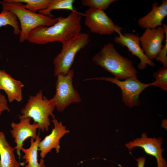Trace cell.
<instances>
[{
    "label": "cell",
    "mask_w": 167,
    "mask_h": 167,
    "mask_svg": "<svg viewBox=\"0 0 167 167\" xmlns=\"http://www.w3.org/2000/svg\"><path fill=\"white\" fill-rule=\"evenodd\" d=\"M167 125V120L164 119L162 122L161 126L163 127L166 128V126Z\"/></svg>",
    "instance_id": "484cf974"
},
{
    "label": "cell",
    "mask_w": 167,
    "mask_h": 167,
    "mask_svg": "<svg viewBox=\"0 0 167 167\" xmlns=\"http://www.w3.org/2000/svg\"><path fill=\"white\" fill-rule=\"evenodd\" d=\"M5 110L9 112L10 109L5 97L0 92V116L2 112Z\"/></svg>",
    "instance_id": "cb8c5ba5"
},
{
    "label": "cell",
    "mask_w": 167,
    "mask_h": 167,
    "mask_svg": "<svg viewBox=\"0 0 167 167\" xmlns=\"http://www.w3.org/2000/svg\"><path fill=\"white\" fill-rule=\"evenodd\" d=\"M25 3L26 9L32 12L36 13L38 11L44 10L48 6L50 0H17Z\"/></svg>",
    "instance_id": "ffe728a7"
},
{
    "label": "cell",
    "mask_w": 167,
    "mask_h": 167,
    "mask_svg": "<svg viewBox=\"0 0 167 167\" xmlns=\"http://www.w3.org/2000/svg\"><path fill=\"white\" fill-rule=\"evenodd\" d=\"M165 32V43L164 46L158 53L157 55L155 58L157 61L161 62L163 64V67H167V25L164 24H163Z\"/></svg>",
    "instance_id": "603a6c76"
},
{
    "label": "cell",
    "mask_w": 167,
    "mask_h": 167,
    "mask_svg": "<svg viewBox=\"0 0 167 167\" xmlns=\"http://www.w3.org/2000/svg\"><path fill=\"white\" fill-rule=\"evenodd\" d=\"M137 161V167H144L145 162V158L144 157H140L138 158H135Z\"/></svg>",
    "instance_id": "d4e9b609"
},
{
    "label": "cell",
    "mask_w": 167,
    "mask_h": 167,
    "mask_svg": "<svg viewBox=\"0 0 167 167\" xmlns=\"http://www.w3.org/2000/svg\"><path fill=\"white\" fill-rule=\"evenodd\" d=\"M14 148L7 140L3 131H0V167H19L16 159Z\"/></svg>",
    "instance_id": "2e32d148"
},
{
    "label": "cell",
    "mask_w": 167,
    "mask_h": 167,
    "mask_svg": "<svg viewBox=\"0 0 167 167\" xmlns=\"http://www.w3.org/2000/svg\"><path fill=\"white\" fill-rule=\"evenodd\" d=\"M40 132L37 134V137L34 140L30 138V145L28 148L23 147L21 150L24 153L22 158L25 160V163H28V167H46L44 164V160L41 159L38 162L37 158L38 146L41 141L40 137Z\"/></svg>",
    "instance_id": "e0dca14e"
},
{
    "label": "cell",
    "mask_w": 167,
    "mask_h": 167,
    "mask_svg": "<svg viewBox=\"0 0 167 167\" xmlns=\"http://www.w3.org/2000/svg\"><path fill=\"white\" fill-rule=\"evenodd\" d=\"M74 74V70L70 69L66 75H60L57 76L55 93L49 100L58 112H62L72 103L81 101L78 92L73 86Z\"/></svg>",
    "instance_id": "8992f818"
},
{
    "label": "cell",
    "mask_w": 167,
    "mask_h": 167,
    "mask_svg": "<svg viewBox=\"0 0 167 167\" xmlns=\"http://www.w3.org/2000/svg\"><path fill=\"white\" fill-rule=\"evenodd\" d=\"M90 41L89 35L80 32L71 40L62 43V49L53 60L54 75H65L70 70L76 54Z\"/></svg>",
    "instance_id": "5b68a950"
},
{
    "label": "cell",
    "mask_w": 167,
    "mask_h": 167,
    "mask_svg": "<svg viewBox=\"0 0 167 167\" xmlns=\"http://www.w3.org/2000/svg\"><path fill=\"white\" fill-rule=\"evenodd\" d=\"M31 119L29 118L21 119L19 122H13L11 124L12 129L10 131L16 144L14 149L19 157L24 141L28 138L35 140L37 136L36 131L39 128L38 125L37 123H31Z\"/></svg>",
    "instance_id": "8fae6325"
},
{
    "label": "cell",
    "mask_w": 167,
    "mask_h": 167,
    "mask_svg": "<svg viewBox=\"0 0 167 167\" xmlns=\"http://www.w3.org/2000/svg\"><path fill=\"white\" fill-rule=\"evenodd\" d=\"M83 15L75 8L67 17H57V22L54 25L36 28L29 33L27 40L37 44L69 41L81 32V21Z\"/></svg>",
    "instance_id": "6da1fadb"
},
{
    "label": "cell",
    "mask_w": 167,
    "mask_h": 167,
    "mask_svg": "<svg viewBox=\"0 0 167 167\" xmlns=\"http://www.w3.org/2000/svg\"><path fill=\"white\" fill-rule=\"evenodd\" d=\"M155 81L151 83V86L159 87L162 90L167 91V68L161 67L153 73Z\"/></svg>",
    "instance_id": "44dd1931"
},
{
    "label": "cell",
    "mask_w": 167,
    "mask_h": 167,
    "mask_svg": "<svg viewBox=\"0 0 167 167\" xmlns=\"http://www.w3.org/2000/svg\"><path fill=\"white\" fill-rule=\"evenodd\" d=\"M117 0H82L81 3L84 6L89 8L98 10L104 11L110 5Z\"/></svg>",
    "instance_id": "7402d4cb"
},
{
    "label": "cell",
    "mask_w": 167,
    "mask_h": 167,
    "mask_svg": "<svg viewBox=\"0 0 167 167\" xmlns=\"http://www.w3.org/2000/svg\"></svg>",
    "instance_id": "f1b7e54d"
},
{
    "label": "cell",
    "mask_w": 167,
    "mask_h": 167,
    "mask_svg": "<svg viewBox=\"0 0 167 167\" xmlns=\"http://www.w3.org/2000/svg\"><path fill=\"white\" fill-rule=\"evenodd\" d=\"M24 167H28V165H27L26 166H25Z\"/></svg>",
    "instance_id": "83f0119b"
},
{
    "label": "cell",
    "mask_w": 167,
    "mask_h": 167,
    "mask_svg": "<svg viewBox=\"0 0 167 167\" xmlns=\"http://www.w3.org/2000/svg\"><path fill=\"white\" fill-rule=\"evenodd\" d=\"M7 25L13 27L14 34L16 35L20 34V30L16 16L10 11L2 10L0 13V28Z\"/></svg>",
    "instance_id": "d6986e66"
},
{
    "label": "cell",
    "mask_w": 167,
    "mask_h": 167,
    "mask_svg": "<svg viewBox=\"0 0 167 167\" xmlns=\"http://www.w3.org/2000/svg\"><path fill=\"white\" fill-rule=\"evenodd\" d=\"M85 25L93 33L101 35H110L113 32L118 34L123 29L115 25L104 11L89 8L84 13Z\"/></svg>",
    "instance_id": "ba28073f"
},
{
    "label": "cell",
    "mask_w": 167,
    "mask_h": 167,
    "mask_svg": "<svg viewBox=\"0 0 167 167\" xmlns=\"http://www.w3.org/2000/svg\"><path fill=\"white\" fill-rule=\"evenodd\" d=\"M156 1L152 4L151 11L146 15L139 19L137 24L143 29L156 28L162 25V21L167 15V0H162L158 6Z\"/></svg>",
    "instance_id": "5bb4252c"
},
{
    "label": "cell",
    "mask_w": 167,
    "mask_h": 167,
    "mask_svg": "<svg viewBox=\"0 0 167 167\" xmlns=\"http://www.w3.org/2000/svg\"><path fill=\"white\" fill-rule=\"evenodd\" d=\"M73 0H50L49 4L47 8L44 10L39 11V13L53 17L51 12L55 10H67L73 11Z\"/></svg>",
    "instance_id": "ac0fdd59"
},
{
    "label": "cell",
    "mask_w": 167,
    "mask_h": 167,
    "mask_svg": "<svg viewBox=\"0 0 167 167\" xmlns=\"http://www.w3.org/2000/svg\"><path fill=\"white\" fill-rule=\"evenodd\" d=\"M93 79L105 80L117 85L121 90L122 101L126 106L130 108L139 105L140 94L146 88L151 86V83H142L135 78H130L122 81L115 77H102L87 78L84 80Z\"/></svg>",
    "instance_id": "52a82bcc"
},
{
    "label": "cell",
    "mask_w": 167,
    "mask_h": 167,
    "mask_svg": "<svg viewBox=\"0 0 167 167\" xmlns=\"http://www.w3.org/2000/svg\"><path fill=\"white\" fill-rule=\"evenodd\" d=\"M163 139L148 137L147 134L143 133L140 138L135 139L125 144L128 150L131 152L135 147H140L147 154L154 156L156 159L157 167H167L166 160L162 156L164 149L161 148Z\"/></svg>",
    "instance_id": "9c48e42d"
},
{
    "label": "cell",
    "mask_w": 167,
    "mask_h": 167,
    "mask_svg": "<svg viewBox=\"0 0 167 167\" xmlns=\"http://www.w3.org/2000/svg\"><path fill=\"white\" fill-rule=\"evenodd\" d=\"M55 108L50 100L43 95L40 90L35 95L30 96L27 102L21 110L19 119L32 118L34 123H37L39 129L42 132L48 131L50 125V117L55 118L53 114Z\"/></svg>",
    "instance_id": "277c9868"
},
{
    "label": "cell",
    "mask_w": 167,
    "mask_h": 167,
    "mask_svg": "<svg viewBox=\"0 0 167 167\" xmlns=\"http://www.w3.org/2000/svg\"><path fill=\"white\" fill-rule=\"evenodd\" d=\"M1 70H0V79H1ZM1 90L0 87V90Z\"/></svg>",
    "instance_id": "4316f807"
},
{
    "label": "cell",
    "mask_w": 167,
    "mask_h": 167,
    "mask_svg": "<svg viewBox=\"0 0 167 167\" xmlns=\"http://www.w3.org/2000/svg\"><path fill=\"white\" fill-rule=\"evenodd\" d=\"M24 86L21 81L14 79L4 70H1L0 89L5 91L10 102L22 100V89Z\"/></svg>",
    "instance_id": "9a60e30c"
},
{
    "label": "cell",
    "mask_w": 167,
    "mask_h": 167,
    "mask_svg": "<svg viewBox=\"0 0 167 167\" xmlns=\"http://www.w3.org/2000/svg\"><path fill=\"white\" fill-rule=\"evenodd\" d=\"M92 59L94 63L101 66L120 80L137 78V71L132 61L120 54L111 42L105 44Z\"/></svg>",
    "instance_id": "7a4b0ae2"
},
{
    "label": "cell",
    "mask_w": 167,
    "mask_h": 167,
    "mask_svg": "<svg viewBox=\"0 0 167 167\" xmlns=\"http://www.w3.org/2000/svg\"><path fill=\"white\" fill-rule=\"evenodd\" d=\"M118 36H115L114 38L115 43L123 46L126 47L132 55L137 57L140 60V62L138 65L139 69H145L147 65L152 67L155 66V63L146 57L143 51L140 44V37L138 35L133 33L120 32Z\"/></svg>",
    "instance_id": "7c38bea8"
},
{
    "label": "cell",
    "mask_w": 167,
    "mask_h": 167,
    "mask_svg": "<svg viewBox=\"0 0 167 167\" xmlns=\"http://www.w3.org/2000/svg\"><path fill=\"white\" fill-rule=\"evenodd\" d=\"M2 10L13 13L19 21L21 30L19 41L27 40L29 33L36 28L41 26L49 27L58 21L57 17H52L41 13L37 14L28 10L24 3L17 0H4L0 2Z\"/></svg>",
    "instance_id": "3957f363"
},
{
    "label": "cell",
    "mask_w": 167,
    "mask_h": 167,
    "mask_svg": "<svg viewBox=\"0 0 167 167\" xmlns=\"http://www.w3.org/2000/svg\"><path fill=\"white\" fill-rule=\"evenodd\" d=\"M54 127L50 134L46 136L39 143L38 151H40V156L44 159L46 155L54 148L57 153L59 152L60 146V140L70 131L66 129V126L63 125L62 121L58 122L56 119L52 120Z\"/></svg>",
    "instance_id": "4fadbf2b"
},
{
    "label": "cell",
    "mask_w": 167,
    "mask_h": 167,
    "mask_svg": "<svg viewBox=\"0 0 167 167\" xmlns=\"http://www.w3.org/2000/svg\"><path fill=\"white\" fill-rule=\"evenodd\" d=\"M163 26L156 28L146 29L139 37L142 49L146 57L150 60L155 59L163 46L162 42L165 38Z\"/></svg>",
    "instance_id": "30bf717a"
}]
</instances>
